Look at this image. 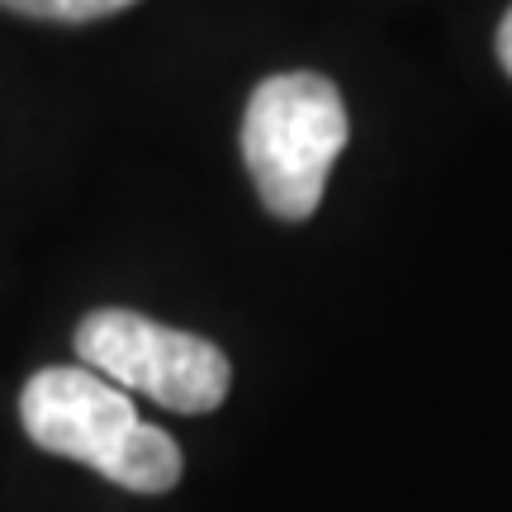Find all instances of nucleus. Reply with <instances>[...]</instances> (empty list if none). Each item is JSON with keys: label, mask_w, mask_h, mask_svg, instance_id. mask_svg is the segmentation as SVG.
<instances>
[{"label": "nucleus", "mask_w": 512, "mask_h": 512, "mask_svg": "<svg viewBox=\"0 0 512 512\" xmlns=\"http://www.w3.org/2000/svg\"><path fill=\"white\" fill-rule=\"evenodd\" d=\"M76 356L124 394H147L171 413H214L233 380V366L214 342L152 323L133 309L86 313L76 328Z\"/></svg>", "instance_id": "obj_3"}, {"label": "nucleus", "mask_w": 512, "mask_h": 512, "mask_svg": "<svg viewBox=\"0 0 512 512\" xmlns=\"http://www.w3.org/2000/svg\"><path fill=\"white\" fill-rule=\"evenodd\" d=\"M19 418L34 446L81 460L133 494H166L181 484V446L138 418L119 384L86 366H48L19 394Z\"/></svg>", "instance_id": "obj_1"}, {"label": "nucleus", "mask_w": 512, "mask_h": 512, "mask_svg": "<svg viewBox=\"0 0 512 512\" xmlns=\"http://www.w3.org/2000/svg\"><path fill=\"white\" fill-rule=\"evenodd\" d=\"M5 10L15 15H29V19H53V24H91V19H105V15H119L128 5L138 0H0Z\"/></svg>", "instance_id": "obj_4"}, {"label": "nucleus", "mask_w": 512, "mask_h": 512, "mask_svg": "<svg viewBox=\"0 0 512 512\" xmlns=\"http://www.w3.org/2000/svg\"><path fill=\"white\" fill-rule=\"evenodd\" d=\"M347 105L328 76H266L242 114V162L275 219H309L347 147Z\"/></svg>", "instance_id": "obj_2"}, {"label": "nucleus", "mask_w": 512, "mask_h": 512, "mask_svg": "<svg viewBox=\"0 0 512 512\" xmlns=\"http://www.w3.org/2000/svg\"><path fill=\"white\" fill-rule=\"evenodd\" d=\"M498 62H503V72L512 76V10L503 15V24H498Z\"/></svg>", "instance_id": "obj_5"}]
</instances>
